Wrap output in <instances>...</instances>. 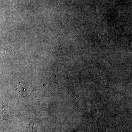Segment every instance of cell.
I'll return each mask as SVG.
<instances>
[{
  "label": "cell",
  "mask_w": 132,
  "mask_h": 132,
  "mask_svg": "<svg viewBox=\"0 0 132 132\" xmlns=\"http://www.w3.org/2000/svg\"><path fill=\"white\" fill-rule=\"evenodd\" d=\"M38 129V127L37 125L34 123H31L27 127L26 132H36Z\"/></svg>",
  "instance_id": "1"
},
{
  "label": "cell",
  "mask_w": 132,
  "mask_h": 132,
  "mask_svg": "<svg viewBox=\"0 0 132 132\" xmlns=\"http://www.w3.org/2000/svg\"><path fill=\"white\" fill-rule=\"evenodd\" d=\"M28 4H31L34 3V0H26Z\"/></svg>",
  "instance_id": "2"
}]
</instances>
